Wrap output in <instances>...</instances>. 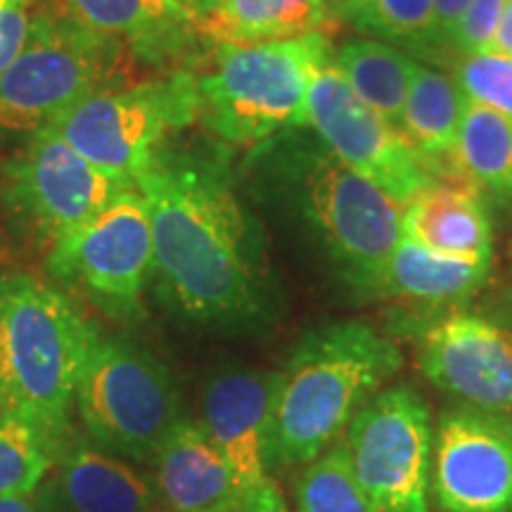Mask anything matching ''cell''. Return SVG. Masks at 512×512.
<instances>
[{"label":"cell","instance_id":"obj_27","mask_svg":"<svg viewBox=\"0 0 512 512\" xmlns=\"http://www.w3.org/2000/svg\"><path fill=\"white\" fill-rule=\"evenodd\" d=\"M55 460L34 427L0 413V498L36 494Z\"/></svg>","mask_w":512,"mask_h":512},{"label":"cell","instance_id":"obj_28","mask_svg":"<svg viewBox=\"0 0 512 512\" xmlns=\"http://www.w3.org/2000/svg\"><path fill=\"white\" fill-rule=\"evenodd\" d=\"M453 79L467 102L491 107L512 121V57L491 50L460 55Z\"/></svg>","mask_w":512,"mask_h":512},{"label":"cell","instance_id":"obj_32","mask_svg":"<svg viewBox=\"0 0 512 512\" xmlns=\"http://www.w3.org/2000/svg\"><path fill=\"white\" fill-rule=\"evenodd\" d=\"M491 53H501V55L512 57V0L505 3L501 24H498L494 43H491Z\"/></svg>","mask_w":512,"mask_h":512},{"label":"cell","instance_id":"obj_19","mask_svg":"<svg viewBox=\"0 0 512 512\" xmlns=\"http://www.w3.org/2000/svg\"><path fill=\"white\" fill-rule=\"evenodd\" d=\"M403 238L434 254L491 264V221L482 192L467 183H434L403 211Z\"/></svg>","mask_w":512,"mask_h":512},{"label":"cell","instance_id":"obj_14","mask_svg":"<svg viewBox=\"0 0 512 512\" xmlns=\"http://www.w3.org/2000/svg\"><path fill=\"white\" fill-rule=\"evenodd\" d=\"M432 494L441 512H512V420L472 406L441 413Z\"/></svg>","mask_w":512,"mask_h":512},{"label":"cell","instance_id":"obj_11","mask_svg":"<svg viewBox=\"0 0 512 512\" xmlns=\"http://www.w3.org/2000/svg\"><path fill=\"white\" fill-rule=\"evenodd\" d=\"M306 124L316 128L328 150L403 209L422 190L439 183L437 169L406 133L358 98L332 60L313 74L306 98Z\"/></svg>","mask_w":512,"mask_h":512},{"label":"cell","instance_id":"obj_3","mask_svg":"<svg viewBox=\"0 0 512 512\" xmlns=\"http://www.w3.org/2000/svg\"><path fill=\"white\" fill-rule=\"evenodd\" d=\"M98 328L57 287L0 275V413L27 422L60 456L69 411Z\"/></svg>","mask_w":512,"mask_h":512},{"label":"cell","instance_id":"obj_25","mask_svg":"<svg viewBox=\"0 0 512 512\" xmlns=\"http://www.w3.org/2000/svg\"><path fill=\"white\" fill-rule=\"evenodd\" d=\"M297 512H377L351 463L347 441H337L306 465L294 486Z\"/></svg>","mask_w":512,"mask_h":512},{"label":"cell","instance_id":"obj_24","mask_svg":"<svg viewBox=\"0 0 512 512\" xmlns=\"http://www.w3.org/2000/svg\"><path fill=\"white\" fill-rule=\"evenodd\" d=\"M332 64L368 107H373L392 124H399L418 62L389 43L358 38L344 43L332 57Z\"/></svg>","mask_w":512,"mask_h":512},{"label":"cell","instance_id":"obj_30","mask_svg":"<svg viewBox=\"0 0 512 512\" xmlns=\"http://www.w3.org/2000/svg\"><path fill=\"white\" fill-rule=\"evenodd\" d=\"M31 5L34 0H10L0 8V74L17 60L27 43L31 22H34Z\"/></svg>","mask_w":512,"mask_h":512},{"label":"cell","instance_id":"obj_33","mask_svg":"<svg viewBox=\"0 0 512 512\" xmlns=\"http://www.w3.org/2000/svg\"><path fill=\"white\" fill-rule=\"evenodd\" d=\"M0 512H43V508L36 494L3 496L0 498Z\"/></svg>","mask_w":512,"mask_h":512},{"label":"cell","instance_id":"obj_35","mask_svg":"<svg viewBox=\"0 0 512 512\" xmlns=\"http://www.w3.org/2000/svg\"><path fill=\"white\" fill-rule=\"evenodd\" d=\"M328 5H330L332 15H335L337 19H342V22H347L349 12L354 10L356 0H328Z\"/></svg>","mask_w":512,"mask_h":512},{"label":"cell","instance_id":"obj_8","mask_svg":"<svg viewBox=\"0 0 512 512\" xmlns=\"http://www.w3.org/2000/svg\"><path fill=\"white\" fill-rule=\"evenodd\" d=\"M200 117L197 76L174 72L138 86L107 88L86 98L50 126L102 174L128 188L150 169L171 131Z\"/></svg>","mask_w":512,"mask_h":512},{"label":"cell","instance_id":"obj_7","mask_svg":"<svg viewBox=\"0 0 512 512\" xmlns=\"http://www.w3.org/2000/svg\"><path fill=\"white\" fill-rule=\"evenodd\" d=\"M287 185L320 245L351 283L370 290L403 238V207L328 147L294 150Z\"/></svg>","mask_w":512,"mask_h":512},{"label":"cell","instance_id":"obj_34","mask_svg":"<svg viewBox=\"0 0 512 512\" xmlns=\"http://www.w3.org/2000/svg\"><path fill=\"white\" fill-rule=\"evenodd\" d=\"M178 5H181V8H185L190 12L192 17H207L209 12H214L216 8H219V5L223 3V0H176Z\"/></svg>","mask_w":512,"mask_h":512},{"label":"cell","instance_id":"obj_1","mask_svg":"<svg viewBox=\"0 0 512 512\" xmlns=\"http://www.w3.org/2000/svg\"><path fill=\"white\" fill-rule=\"evenodd\" d=\"M152 226V275L166 306L202 325H245L266 302L259 230L226 169L195 152H157L136 181Z\"/></svg>","mask_w":512,"mask_h":512},{"label":"cell","instance_id":"obj_26","mask_svg":"<svg viewBox=\"0 0 512 512\" xmlns=\"http://www.w3.org/2000/svg\"><path fill=\"white\" fill-rule=\"evenodd\" d=\"M347 22L413 53L437 50L434 0H356Z\"/></svg>","mask_w":512,"mask_h":512},{"label":"cell","instance_id":"obj_16","mask_svg":"<svg viewBox=\"0 0 512 512\" xmlns=\"http://www.w3.org/2000/svg\"><path fill=\"white\" fill-rule=\"evenodd\" d=\"M43 512H159L155 486L102 448L69 441L36 491Z\"/></svg>","mask_w":512,"mask_h":512},{"label":"cell","instance_id":"obj_17","mask_svg":"<svg viewBox=\"0 0 512 512\" xmlns=\"http://www.w3.org/2000/svg\"><path fill=\"white\" fill-rule=\"evenodd\" d=\"M152 465V486L171 512H245L238 477L200 422L183 420Z\"/></svg>","mask_w":512,"mask_h":512},{"label":"cell","instance_id":"obj_36","mask_svg":"<svg viewBox=\"0 0 512 512\" xmlns=\"http://www.w3.org/2000/svg\"><path fill=\"white\" fill-rule=\"evenodd\" d=\"M10 3V0H0V8H3V5H8Z\"/></svg>","mask_w":512,"mask_h":512},{"label":"cell","instance_id":"obj_29","mask_svg":"<svg viewBox=\"0 0 512 512\" xmlns=\"http://www.w3.org/2000/svg\"><path fill=\"white\" fill-rule=\"evenodd\" d=\"M508 0H472L460 19L451 48L458 55H475L491 50Z\"/></svg>","mask_w":512,"mask_h":512},{"label":"cell","instance_id":"obj_9","mask_svg":"<svg viewBox=\"0 0 512 512\" xmlns=\"http://www.w3.org/2000/svg\"><path fill=\"white\" fill-rule=\"evenodd\" d=\"M344 441L377 512H430L432 413L413 387L380 389L349 422Z\"/></svg>","mask_w":512,"mask_h":512},{"label":"cell","instance_id":"obj_13","mask_svg":"<svg viewBox=\"0 0 512 512\" xmlns=\"http://www.w3.org/2000/svg\"><path fill=\"white\" fill-rule=\"evenodd\" d=\"M275 387L278 373L230 366L216 370L202 389L200 425L233 467L245 512H287L268 475Z\"/></svg>","mask_w":512,"mask_h":512},{"label":"cell","instance_id":"obj_5","mask_svg":"<svg viewBox=\"0 0 512 512\" xmlns=\"http://www.w3.org/2000/svg\"><path fill=\"white\" fill-rule=\"evenodd\" d=\"M330 60L323 34L256 46L219 43L211 69L197 79L204 126L228 143L249 145L306 124L311 79Z\"/></svg>","mask_w":512,"mask_h":512},{"label":"cell","instance_id":"obj_22","mask_svg":"<svg viewBox=\"0 0 512 512\" xmlns=\"http://www.w3.org/2000/svg\"><path fill=\"white\" fill-rule=\"evenodd\" d=\"M465 95L453 76L415 64L408 98L401 112V128L434 169H444V159L456 150Z\"/></svg>","mask_w":512,"mask_h":512},{"label":"cell","instance_id":"obj_15","mask_svg":"<svg viewBox=\"0 0 512 512\" xmlns=\"http://www.w3.org/2000/svg\"><path fill=\"white\" fill-rule=\"evenodd\" d=\"M420 368L465 406L512 420V332L477 313H453L427 330Z\"/></svg>","mask_w":512,"mask_h":512},{"label":"cell","instance_id":"obj_20","mask_svg":"<svg viewBox=\"0 0 512 512\" xmlns=\"http://www.w3.org/2000/svg\"><path fill=\"white\" fill-rule=\"evenodd\" d=\"M337 22L328 0H223L214 12L197 19V31L228 46H256L330 36Z\"/></svg>","mask_w":512,"mask_h":512},{"label":"cell","instance_id":"obj_6","mask_svg":"<svg viewBox=\"0 0 512 512\" xmlns=\"http://www.w3.org/2000/svg\"><path fill=\"white\" fill-rule=\"evenodd\" d=\"M74 403L95 446L136 463H152L188 420L176 377L162 358L100 330L83 361Z\"/></svg>","mask_w":512,"mask_h":512},{"label":"cell","instance_id":"obj_18","mask_svg":"<svg viewBox=\"0 0 512 512\" xmlns=\"http://www.w3.org/2000/svg\"><path fill=\"white\" fill-rule=\"evenodd\" d=\"M67 15L95 34L114 38L133 57L169 64L192 48L197 17L176 0H57Z\"/></svg>","mask_w":512,"mask_h":512},{"label":"cell","instance_id":"obj_21","mask_svg":"<svg viewBox=\"0 0 512 512\" xmlns=\"http://www.w3.org/2000/svg\"><path fill=\"white\" fill-rule=\"evenodd\" d=\"M491 264L434 254L401 238L370 290L420 304H458L482 290Z\"/></svg>","mask_w":512,"mask_h":512},{"label":"cell","instance_id":"obj_31","mask_svg":"<svg viewBox=\"0 0 512 512\" xmlns=\"http://www.w3.org/2000/svg\"><path fill=\"white\" fill-rule=\"evenodd\" d=\"M472 0H434V31L437 46H451L456 29Z\"/></svg>","mask_w":512,"mask_h":512},{"label":"cell","instance_id":"obj_2","mask_svg":"<svg viewBox=\"0 0 512 512\" xmlns=\"http://www.w3.org/2000/svg\"><path fill=\"white\" fill-rule=\"evenodd\" d=\"M401 366L399 347L361 320L311 330L278 373L268 463L316 460Z\"/></svg>","mask_w":512,"mask_h":512},{"label":"cell","instance_id":"obj_10","mask_svg":"<svg viewBox=\"0 0 512 512\" xmlns=\"http://www.w3.org/2000/svg\"><path fill=\"white\" fill-rule=\"evenodd\" d=\"M48 268L107 316L136 318L152 273V226L143 195L136 188L119 192L91 223L50 249Z\"/></svg>","mask_w":512,"mask_h":512},{"label":"cell","instance_id":"obj_23","mask_svg":"<svg viewBox=\"0 0 512 512\" xmlns=\"http://www.w3.org/2000/svg\"><path fill=\"white\" fill-rule=\"evenodd\" d=\"M451 164L463 183L512 207V121L503 114L465 102Z\"/></svg>","mask_w":512,"mask_h":512},{"label":"cell","instance_id":"obj_4","mask_svg":"<svg viewBox=\"0 0 512 512\" xmlns=\"http://www.w3.org/2000/svg\"><path fill=\"white\" fill-rule=\"evenodd\" d=\"M128 50L67 15L60 3L34 17L17 60L0 74V140L48 131L79 102L128 79Z\"/></svg>","mask_w":512,"mask_h":512},{"label":"cell","instance_id":"obj_12","mask_svg":"<svg viewBox=\"0 0 512 512\" xmlns=\"http://www.w3.org/2000/svg\"><path fill=\"white\" fill-rule=\"evenodd\" d=\"M5 176L10 207L50 249L91 223L119 192L128 190V185L102 174L53 131L27 138Z\"/></svg>","mask_w":512,"mask_h":512}]
</instances>
